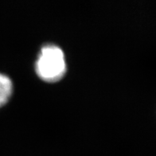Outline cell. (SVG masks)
Returning <instances> with one entry per match:
<instances>
[{"label": "cell", "instance_id": "1", "mask_svg": "<svg viewBox=\"0 0 156 156\" xmlns=\"http://www.w3.org/2000/svg\"><path fill=\"white\" fill-rule=\"evenodd\" d=\"M66 71V60L62 49L52 44L44 45L36 62L37 75L46 81H56L63 76Z\"/></svg>", "mask_w": 156, "mask_h": 156}, {"label": "cell", "instance_id": "2", "mask_svg": "<svg viewBox=\"0 0 156 156\" xmlns=\"http://www.w3.org/2000/svg\"><path fill=\"white\" fill-rule=\"evenodd\" d=\"M12 93V82L7 76L0 73V106L8 101Z\"/></svg>", "mask_w": 156, "mask_h": 156}]
</instances>
